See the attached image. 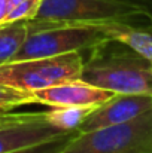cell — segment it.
<instances>
[{"label": "cell", "instance_id": "6", "mask_svg": "<svg viewBox=\"0 0 152 153\" xmlns=\"http://www.w3.org/2000/svg\"><path fill=\"white\" fill-rule=\"evenodd\" d=\"M67 132L70 131H63L48 122L45 111L28 113L21 120L0 126V153H9L31 147L34 144H40Z\"/></svg>", "mask_w": 152, "mask_h": 153}, {"label": "cell", "instance_id": "15", "mask_svg": "<svg viewBox=\"0 0 152 153\" xmlns=\"http://www.w3.org/2000/svg\"><path fill=\"white\" fill-rule=\"evenodd\" d=\"M122 3H127L136 9H139L140 12H143L148 18L152 19V0H119Z\"/></svg>", "mask_w": 152, "mask_h": 153}, {"label": "cell", "instance_id": "1", "mask_svg": "<svg viewBox=\"0 0 152 153\" xmlns=\"http://www.w3.org/2000/svg\"><path fill=\"white\" fill-rule=\"evenodd\" d=\"M90 52L81 80L115 94L152 95V61L148 58L110 37Z\"/></svg>", "mask_w": 152, "mask_h": 153}, {"label": "cell", "instance_id": "5", "mask_svg": "<svg viewBox=\"0 0 152 153\" xmlns=\"http://www.w3.org/2000/svg\"><path fill=\"white\" fill-rule=\"evenodd\" d=\"M107 39V34L96 24L34 30L27 33V37L10 61L90 51Z\"/></svg>", "mask_w": 152, "mask_h": 153}, {"label": "cell", "instance_id": "8", "mask_svg": "<svg viewBox=\"0 0 152 153\" xmlns=\"http://www.w3.org/2000/svg\"><path fill=\"white\" fill-rule=\"evenodd\" d=\"M39 104L49 107H99L115 95V92L90 85L84 80H73L33 92Z\"/></svg>", "mask_w": 152, "mask_h": 153}, {"label": "cell", "instance_id": "4", "mask_svg": "<svg viewBox=\"0 0 152 153\" xmlns=\"http://www.w3.org/2000/svg\"><path fill=\"white\" fill-rule=\"evenodd\" d=\"M60 153H152V110L124 123L79 132Z\"/></svg>", "mask_w": 152, "mask_h": 153}, {"label": "cell", "instance_id": "18", "mask_svg": "<svg viewBox=\"0 0 152 153\" xmlns=\"http://www.w3.org/2000/svg\"><path fill=\"white\" fill-rule=\"evenodd\" d=\"M4 25H7V24H0V28H3Z\"/></svg>", "mask_w": 152, "mask_h": 153}, {"label": "cell", "instance_id": "16", "mask_svg": "<svg viewBox=\"0 0 152 153\" xmlns=\"http://www.w3.org/2000/svg\"><path fill=\"white\" fill-rule=\"evenodd\" d=\"M27 114H28V113H10V111H7V113H0V126L13 123V122H16V120H21V119H24Z\"/></svg>", "mask_w": 152, "mask_h": 153}, {"label": "cell", "instance_id": "9", "mask_svg": "<svg viewBox=\"0 0 152 153\" xmlns=\"http://www.w3.org/2000/svg\"><path fill=\"white\" fill-rule=\"evenodd\" d=\"M107 37L119 40L152 61V19L140 22H101L96 24Z\"/></svg>", "mask_w": 152, "mask_h": 153}, {"label": "cell", "instance_id": "13", "mask_svg": "<svg viewBox=\"0 0 152 153\" xmlns=\"http://www.w3.org/2000/svg\"><path fill=\"white\" fill-rule=\"evenodd\" d=\"M79 131H70L64 135H60L57 138H52L48 141H43L40 144H34L31 147H25V149H19V150H15V152H9V153H60L67 144L69 141L78 135Z\"/></svg>", "mask_w": 152, "mask_h": 153}, {"label": "cell", "instance_id": "17", "mask_svg": "<svg viewBox=\"0 0 152 153\" xmlns=\"http://www.w3.org/2000/svg\"><path fill=\"white\" fill-rule=\"evenodd\" d=\"M10 10L9 7V1L7 0H0V24H6V15Z\"/></svg>", "mask_w": 152, "mask_h": 153}, {"label": "cell", "instance_id": "11", "mask_svg": "<svg viewBox=\"0 0 152 153\" xmlns=\"http://www.w3.org/2000/svg\"><path fill=\"white\" fill-rule=\"evenodd\" d=\"M96 107H52L45 111L46 119L63 131H75Z\"/></svg>", "mask_w": 152, "mask_h": 153}, {"label": "cell", "instance_id": "12", "mask_svg": "<svg viewBox=\"0 0 152 153\" xmlns=\"http://www.w3.org/2000/svg\"><path fill=\"white\" fill-rule=\"evenodd\" d=\"M31 104H39L33 92L21 91L0 82V113H7L18 107Z\"/></svg>", "mask_w": 152, "mask_h": 153}, {"label": "cell", "instance_id": "14", "mask_svg": "<svg viewBox=\"0 0 152 153\" xmlns=\"http://www.w3.org/2000/svg\"><path fill=\"white\" fill-rule=\"evenodd\" d=\"M42 0H22L13 6L6 15V24H13L19 21H30L36 16Z\"/></svg>", "mask_w": 152, "mask_h": 153}, {"label": "cell", "instance_id": "10", "mask_svg": "<svg viewBox=\"0 0 152 153\" xmlns=\"http://www.w3.org/2000/svg\"><path fill=\"white\" fill-rule=\"evenodd\" d=\"M27 21L7 24L0 28V65L10 61L27 37Z\"/></svg>", "mask_w": 152, "mask_h": 153}, {"label": "cell", "instance_id": "7", "mask_svg": "<svg viewBox=\"0 0 152 153\" xmlns=\"http://www.w3.org/2000/svg\"><path fill=\"white\" fill-rule=\"evenodd\" d=\"M152 110V95L145 94H115L101 105L96 107L79 125V132H88L104 126H112L131 120Z\"/></svg>", "mask_w": 152, "mask_h": 153}, {"label": "cell", "instance_id": "3", "mask_svg": "<svg viewBox=\"0 0 152 153\" xmlns=\"http://www.w3.org/2000/svg\"><path fill=\"white\" fill-rule=\"evenodd\" d=\"M84 59V52H69L52 56L9 61L0 65V82L21 91H40L79 80Z\"/></svg>", "mask_w": 152, "mask_h": 153}, {"label": "cell", "instance_id": "2", "mask_svg": "<svg viewBox=\"0 0 152 153\" xmlns=\"http://www.w3.org/2000/svg\"><path fill=\"white\" fill-rule=\"evenodd\" d=\"M151 19L139 9L119 0H42L36 16L27 21L28 31L90 25L101 22H140Z\"/></svg>", "mask_w": 152, "mask_h": 153}]
</instances>
